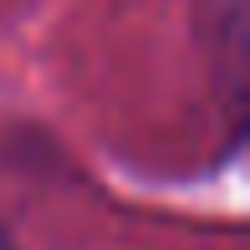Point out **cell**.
Masks as SVG:
<instances>
[{"label":"cell","instance_id":"1","mask_svg":"<svg viewBox=\"0 0 250 250\" xmlns=\"http://www.w3.org/2000/svg\"><path fill=\"white\" fill-rule=\"evenodd\" d=\"M0 250H10V245H5V235H0Z\"/></svg>","mask_w":250,"mask_h":250}]
</instances>
